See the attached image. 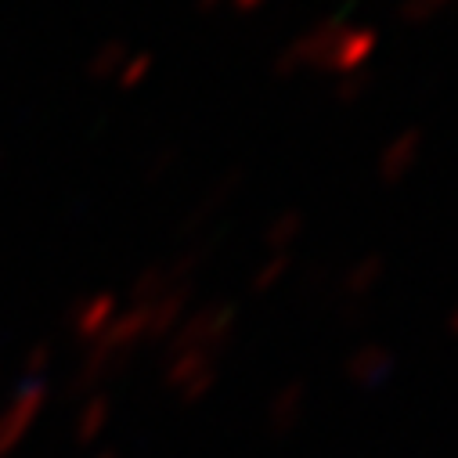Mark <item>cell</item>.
<instances>
[{
  "instance_id": "6da1fadb",
  "label": "cell",
  "mask_w": 458,
  "mask_h": 458,
  "mask_svg": "<svg viewBox=\"0 0 458 458\" xmlns=\"http://www.w3.org/2000/svg\"><path fill=\"white\" fill-rule=\"evenodd\" d=\"M347 26H351L347 15H328V19L314 22L310 30H303V33H300L296 40H289V47L275 58V76L289 80V76H296V72H303V69H318V72H321L328 51L335 47L339 33L347 30Z\"/></svg>"
},
{
  "instance_id": "7a4b0ae2",
  "label": "cell",
  "mask_w": 458,
  "mask_h": 458,
  "mask_svg": "<svg viewBox=\"0 0 458 458\" xmlns=\"http://www.w3.org/2000/svg\"><path fill=\"white\" fill-rule=\"evenodd\" d=\"M232 328H235V307L232 303H209L202 310H195L188 318V325L177 332L174 339V354H184V351H199V354H216L227 339H232Z\"/></svg>"
},
{
  "instance_id": "3957f363",
  "label": "cell",
  "mask_w": 458,
  "mask_h": 458,
  "mask_svg": "<svg viewBox=\"0 0 458 458\" xmlns=\"http://www.w3.org/2000/svg\"><path fill=\"white\" fill-rule=\"evenodd\" d=\"M376 47H379V33H376L372 26H347V30L339 33L335 47L328 51L321 72H328V76L361 72V69L369 65V58L376 55Z\"/></svg>"
},
{
  "instance_id": "277c9868",
  "label": "cell",
  "mask_w": 458,
  "mask_h": 458,
  "mask_svg": "<svg viewBox=\"0 0 458 458\" xmlns=\"http://www.w3.org/2000/svg\"><path fill=\"white\" fill-rule=\"evenodd\" d=\"M394 372H397L394 351L383 347V343H365V347H358L347 358V379L358 390H379V386H386L394 379Z\"/></svg>"
},
{
  "instance_id": "5b68a950",
  "label": "cell",
  "mask_w": 458,
  "mask_h": 458,
  "mask_svg": "<svg viewBox=\"0 0 458 458\" xmlns=\"http://www.w3.org/2000/svg\"><path fill=\"white\" fill-rule=\"evenodd\" d=\"M419 156H422V131L419 127H408V131L394 134L383 145V152H379V166H376L379 170V181L383 184H401L415 170Z\"/></svg>"
},
{
  "instance_id": "8992f818",
  "label": "cell",
  "mask_w": 458,
  "mask_h": 458,
  "mask_svg": "<svg viewBox=\"0 0 458 458\" xmlns=\"http://www.w3.org/2000/svg\"><path fill=\"white\" fill-rule=\"evenodd\" d=\"M188 285H170L163 296H156L152 303H145V335L152 339H166V332L177 328L184 307H188Z\"/></svg>"
},
{
  "instance_id": "52a82bcc",
  "label": "cell",
  "mask_w": 458,
  "mask_h": 458,
  "mask_svg": "<svg viewBox=\"0 0 458 458\" xmlns=\"http://www.w3.org/2000/svg\"><path fill=\"white\" fill-rule=\"evenodd\" d=\"M303 404H307V386H303V379H293V383L278 386L275 397H271V404H267V426H271V433H275V437H285V433L300 422Z\"/></svg>"
},
{
  "instance_id": "ba28073f",
  "label": "cell",
  "mask_w": 458,
  "mask_h": 458,
  "mask_svg": "<svg viewBox=\"0 0 458 458\" xmlns=\"http://www.w3.org/2000/svg\"><path fill=\"white\" fill-rule=\"evenodd\" d=\"M383 271H386V260L379 257V253H369V257H361L358 264H351V271L343 275V282H339V289H343V296L347 300H365L376 285H379V278H383Z\"/></svg>"
},
{
  "instance_id": "9c48e42d",
  "label": "cell",
  "mask_w": 458,
  "mask_h": 458,
  "mask_svg": "<svg viewBox=\"0 0 458 458\" xmlns=\"http://www.w3.org/2000/svg\"><path fill=\"white\" fill-rule=\"evenodd\" d=\"M206 372H216V369H213V358H209V354H199V351H184V354H174V361H170V369H166V383H170L174 390H184V386H191L195 379H202Z\"/></svg>"
},
{
  "instance_id": "30bf717a",
  "label": "cell",
  "mask_w": 458,
  "mask_h": 458,
  "mask_svg": "<svg viewBox=\"0 0 458 458\" xmlns=\"http://www.w3.org/2000/svg\"><path fill=\"white\" fill-rule=\"evenodd\" d=\"M303 235V213L300 209H285L278 213L271 224H267V232H264V242L271 253H289V246Z\"/></svg>"
},
{
  "instance_id": "8fae6325",
  "label": "cell",
  "mask_w": 458,
  "mask_h": 458,
  "mask_svg": "<svg viewBox=\"0 0 458 458\" xmlns=\"http://www.w3.org/2000/svg\"><path fill=\"white\" fill-rule=\"evenodd\" d=\"M454 4H458V0H401L394 15L404 26H426V22L440 19L444 12H451Z\"/></svg>"
},
{
  "instance_id": "7c38bea8",
  "label": "cell",
  "mask_w": 458,
  "mask_h": 458,
  "mask_svg": "<svg viewBox=\"0 0 458 458\" xmlns=\"http://www.w3.org/2000/svg\"><path fill=\"white\" fill-rule=\"evenodd\" d=\"M289 271H293V257H289V253H271V257L253 271V282H250L253 296H267L271 289H278Z\"/></svg>"
},
{
  "instance_id": "4fadbf2b",
  "label": "cell",
  "mask_w": 458,
  "mask_h": 458,
  "mask_svg": "<svg viewBox=\"0 0 458 458\" xmlns=\"http://www.w3.org/2000/svg\"><path fill=\"white\" fill-rule=\"evenodd\" d=\"M123 62H127V47H123L120 40H105V44L94 51V58H90V76H98V80L116 76Z\"/></svg>"
},
{
  "instance_id": "5bb4252c",
  "label": "cell",
  "mask_w": 458,
  "mask_h": 458,
  "mask_svg": "<svg viewBox=\"0 0 458 458\" xmlns=\"http://www.w3.org/2000/svg\"><path fill=\"white\" fill-rule=\"evenodd\" d=\"M369 87H372V80H369L365 72H351V76H339V80H335L332 98H335L339 105H358V101L369 94Z\"/></svg>"
},
{
  "instance_id": "9a60e30c",
  "label": "cell",
  "mask_w": 458,
  "mask_h": 458,
  "mask_svg": "<svg viewBox=\"0 0 458 458\" xmlns=\"http://www.w3.org/2000/svg\"><path fill=\"white\" fill-rule=\"evenodd\" d=\"M148 72H152V55H134V58H127L123 65H120V72H116V80H120V87H138V83H145L148 80Z\"/></svg>"
},
{
  "instance_id": "2e32d148",
  "label": "cell",
  "mask_w": 458,
  "mask_h": 458,
  "mask_svg": "<svg viewBox=\"0 0 458 458\" xmlns=\"http://www.w3.org/2000/svg\"><path fill=\"white\" fill-rule=\"evenodd\" d=\"M105 422H108V401H94V404L87 408V419H83V429H80V433H83V437H94Z\"/></svg>"
},
{
  "instance_id": "e0dca14e",
  "label": "cell",
  "mask_w": 458,
  "mask_h": 458,
  "mask_svg": "<svg viewBox=\"0 0 458 458\" xmlns=\"http://www.w3.org/2000/svg\"><path fill=\"white\" fill-rule=\"evenodd\" d=\"M260 4H267V0H232V8H235V12H242V15H250V12H257Z\"/></svg>"
},
{
  "instance_id": "ac0fdd59",
  "label": "cell",
  "mask_w": 458,
  "mask_h": 458,
  "mask_svg": "<svg viewBox=\"0 0 458 458\" xmlns=\"http://www.w3.org/2000/svg\"><path fill=\"white\" fill-rule=\"evenodd\" d=\"M227 4V0H195V8L202 12V15H213V12H220Z\"/></svg>"
},
{
  "instance_id": "d6986e66",
  "label": "cell",
  "mask_w": 458,
  "mask_h": 458,
  "mask_svg": "<svg viewBox=\"0 0 458 458\" xmlns=\"http://www.w3.org/2000/svg\"><path fill=\"white\" fill-rule=\"evenodd\" d=\"M447 332H451V335L458 339V307H454V310L447 314Z\"/></svg>"
}]
</instances>
